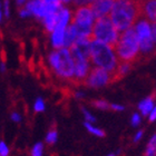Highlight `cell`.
Segmentation results:
<instances>
[{
  "label": "cell",
  "mask_w": 156,
  "mask_h": 156,
  "mask_svg": "<svg viewBox=\"0 0 156 156\" xmlns=\"http://www.w3.org/2000/svg\"><path fill=\"white\" fill-rule=\"evenodd\" d=\"M78 37V33H77V29H76V27L74 25H69L67 30H66L65 33V42H64V45L65 47L67 48H70L74 44H75L76 39Z\"/></svg>",
  "instance_id": "12"
},
{
  "label": "cell",
  "mask_w": 156,
  "mask_h": 156,
  "mask_svg": "<svg viewBox=\"0 0 156 156\" xmlns=\"http://www.w3.org/2000/svg\"><path fill=\"white\" fill-rule=\"evenodd\" d=\"M148 117H150V122H154V120H156V106L154 107L153 111L151 112V114L148 115Z\"/></svg>",
  "instance_id": "26"
},
{
  "label": "cell",
  "mask_w": 156,
  "mask_h": 156,
  "mask_svg": "<svg viewBox=\"0 0 156 156\" xmlns=\"http://www.w3.org/2000/svg\"><path fill=\"white\" fill-rule=\"evenodd\" d=\"M114 51L119 62L135 64L137 60H140V39L136 27L134 26L119 34Z\"/></svg>",
  "instance_id": "2"
},
{
  "label": "cell",
  "mask_w": 156,
  "mask_h": 156,
  "mask_svg": "<svg viewBox=\"0 0 156 156\" xmlns=\"http://www.w3.org/2000/svg\"><path fill=\"white\" fill-rule=\"evenodd\" d=\"M10 154V150L8 145H7L3 140L0 142V156H9Z\"/></svg>",
  "instance_id": "20"
},
{
  "label": "cell",
  "mask_w": 156,
  "mask_h": 156,
  "mask_svg": "<svg viewBox=\"0 0 156 156\" xmlns=\"http://www.w3.org/2000/svg\"><path fill=\"white\" fill-rule=\"evenodd\" d=\"M106 156H116V154L112 153V154H108V155H106Z\"/></svg>",
  "instance_id": "29"
},
{
  "label": "cell",
  "mask_w": 156,
  "mask_h": 156,
  "mask_svg": "<svg viewBox=\"0 0 156 156\" xmlns=\"http://www.w3.org/2000/svg\"><path fill=\"white\" fill-rule=\"evenodd\" d=\"M83 114H84V117H85V122H87V123H95L96 122V118H95L93 115L87 111V109H85L83 108Z\"/></svg>",
  "instance_id": "21"
},
{
  "label": "cell",
  "mask_w": 156,
  "mask_h": 156,
  "mask_svg": "<svg viewBox=\"0 0 156 156\" xmlns=\"http://www.w3.org/2000/svg\"><path fill=\"white\" fill-rule=\"evenodd\" d=\"M59 21V11L58 12L49 13L45 17V26L48 31H54L56 29V26Z\"/></svg>",
  "instance_id": "14"
},
{
  "label": "cell",
  "mask_w": 156,
  "mask_h": 156,
  "mask_svg": "<svg viewBox=\"0 0 156 156\" xmlns=\"http://www.w3.org/2000/svg\"><path fill=\"white\" fill-rule=\"evenodd\" d=\"M85 127H86V129L89 132L90 134H93V135H95V136L97 137H104L105 136V132L101 128H99V127H96L94 126L91 123H87V122H85Z\"/></svg>",
  "instance_id": "16"
},
{
  "label": "cell",
  "mask_w": 156,
  "mask_h": 156,
  "mask_svg": "<svg viewBox=\"0 0 156 156\" xmlns=\"http://www.w3.org/2000/svg\"><path fill=\"white\" fill-rule=\"evenodd\" d=\"M93 35L96 40L111 46L113 49L119 38V33L115 28L111 16H105L95 20L93 25Z\"/></svg>",
  "instance_id": "5"
},
{
  "label": "cell",
  "mask_w": 156,
  "mask_h": 156,
  "mask_svg": "<svg viewBox=\"0 0 156 156\" xmlns=\"http://www.w3.org/2000/svg\"><path fill=\"white\" fill-rule=\"evenodd\" d=\"M109 16L118 33H124L135 26L142 17L140 2L138 0H116Z\"/></svg>",
  "instance_id": "1"
},
{
  "label": "cell",
  "mask_w": 156,
  "mask_h": 156,
  "mask_svg": "<svg viewBox=\"0 0 156 156\" xmlns=\"http://www.w3.org/2000/svg\"><path fill=\"white\" fill-rule=\"evenodd\" d=\"M94 13L89 6H81L77 8L72 18V25L76 27L78 37L88 36L93 33Z\"/></svg>",
  "instance_id": "6"
},
{
  "label": "cell",
  "mask_w": 156,
  "mask_h": 156,
  "mask_svg": "<svg viewBox=\"0 0 156 156\" xmlns=\"http://www.w3.org/2000/svg\"><path fill=\"white\" fill-rule=\"evenodd\" d=\"M115 2H116V0H96L88 6L91 8L94 17H96V19H97L101 17L109 16Z\"/></svg>",
  "instance_id": "9"
},
{
  "label": "cell",
  "mask_w": 156,
  "mask_h": 156,
  "mask_svg": "<svg viewBox=\"0 0 156 156\" xmlns=\"http://www.w3.org/2000/svg\"><path fill=\"white\" fill-rule=\"evenodd\" d=\"M130 123H132V125H133L134 127H137L138 125H140V114H133V116H132V118H130Z\"/></svg>",
  "instance_id": "23"
},
{
  "label": "cell",
  "mask_w": 156,
  "mask_h": 156,
  "mask_svg": "<svg viewBox=\"0 0 156 156\" xmlns=\"http://www.w3.org/2000/svg\"><path fill=\"white\" fill-rule=\"evenodd\" d=\"M154 96H151L150 98H146L144 99L143 101H140V105H138V109L140 111L143 116H147V115L151 114V112L154 109Z\"/></svg>",
  "instance_id": "13"
},
{
  "label": "cell",
  "mask_w": 156,
  "mask_h": 156,
  "mask_svg": "<svg viewBox=\"0 0 156 156\" xmlns=\"http://www.w3.org/2000/svg\"><path fill=\"white\" fill-rule=\"evenodd\" d=\"M30 156H44V144L36 143L30 150Z\"/></svg>",
  "instance_id": "18"
},
{
  "label": "cell",
  "mask_w": 156,
  "mask_h": 156,
  "mask_svg": "<svg viewBox=\"0 0 156 156\" xmlns=\"http://www.w3.org/2000/svg\"><path fill=\"white\" fill-rule=\"evenodd\" d=\"M112 109H114V111H124V107L120 106V105L112 104Z\"/></svg>",
  "instance_id": "28"
},
{
  "label": "cell",
  "mask_w": 156,
  "mask_h": 156,
  "mask_svg": "<svg viewBox=\"0 0 156 156\" xmlns=\"http://www.w3.org/2000/svg\"><path fill=\"white\" fill-rule=\"evenodd\" d=\"M49 62L59 77L68 80H74L75 64L68 49L60 48L51 52L49 56Z\"/></svg>",
  "instance_id": "4"
},
{
  "label": "cell",
  "mask_w": 156,
  "mask_h": 156,
  "mask_svg": "<svg viewBox=\"0 0 156 156\" xmlns=\"http://www.w3.org/2000/svg\"><path fill=\"white\" fill-rule=\"evenodd\" d=\"M143 134L144 132L143 130H138L136 134H135V136H134V143H137V142H140V140H142V137H143Z\"/></svg>",
  "instance_id": "24"
},
{
  "label": "cell",
  "mask_w": 156,
  "mask_h": 156,
  "mask_svg": "<svg viewBox=\"0 0 156 156\" xmlns=\"http://www.w3.org/2000/svg\"><path fill=\"white\" fill-rule=\"evenodd\" d=\"M26 10H28V12L34 13L37 17H46L45 0H34L27 5Z\"/></svg>",
  "instance_id": "11"
},
{
  "label": "cell",
  "mask_w": 156,
  "mask_h": 156,
  "mask_svg": "<svg viewBox=\"0 0 156 156\" xmlns=\"http://www.w3.org/2000/svg\"><path fill=\"white\" fill-rule=\"evenodd\" d=\"M152 36H153L154 41L156 44V21L152 23Z\"/></svg>",
  "instance_id": "27"
},
{
  "label": "cell",
  "mask_w": 156,
  "mask_h": 156,
  "mask_svg": "<svg viewBox=\"0 0 156 156\" xmlns=\"http://www.w3.org/2000/svg\"><path fill=\"white\" fill-rule=\"evenodd\" d=\"M145 156H156V134L151 137L145 150Z\"/></svg>",
  "instance_id": "15"
},
{
  "label": "cell",
  "mask_w": 156,
  "mask_h": 156,
  "mask_svg": "<svg viewBox=\"0 0 156 156\" xmlns=\"http://www.w3.org/2000/svg\"><path fill=\"white\" fill-rule=\"evenodd\" d=\"M57 140H58V133H57V130L52 128L46 135V143L48 145H54L57 142Z\"/></svg>",
  "instance_id": "17"
},
{
  "label": "cell",
  "mask_w": 156,
  "mask_h": 156,
  "mask_svg": "<svg viewBox=\"0 0 156 156\" xmlns=\"http://www.w3.org/2000/svg\"><path fill=\"white\" fill-rule=\"evenodd\" d=\"M59 1H64V2H66V1H69V0H59Z\"/></svg>",
  "instance_id": "30"
},
{
  "label": "cell",
  "mask_w": 156,
  "mask_h": 156,
  "mask_svg": "<svg viewBox=\"0 0 156 156\" xmlns=\"http://www.w3.org/2000/svg\"><path fill=\"white\" fill-rule=\"evenodd\" d=\"M109 84H112L111 74L107 70H105L104 68H101V67H94V68H91L87 76V79L85 81L86 86L94 87V88L103 87V86H106V85H109Z\"/></svg>",
  "instance_id": "7"
},
{
  "label": "cell",
  "mask_w": 156,
  "mask_h": 156,
  "mask_svg": "<svg viewBox=\"0 0 156 156\" xmlns=\"http://www.w3.org/2000/svg\"><path fill=\"white\" fill-rule=\"evenodd\" d=\"M91 59L94 64L107 70L109 74L116 72L119 65V60L117 58L114 49L111 46L98 40L91 44Z\"/></svg>",
  "instance_id": "3"
},
{
  "label": "cell",
  "mask_w": 156,
  "mask_h": 156,
  "mask_svg": "<svg viewBox=\"0 0 156 156\" xmlns=\"http://www.w3.org/2000/svg\"><path fill=\"white\" fill-rule=\"evenodd\" d=\"M142 17L151 23L156 21V0H138Z\"/></svg>",
  "instance_id": "10"
},
{
  "label": "cell",
  "mask_w": 156,
  "mask_h": 156,
  "mask_svg": "<svg viewBox=\"0 0 156 156\" xmlns=\"http://www.w3.org/2000/svg\"><path fill=\"white\" fill-rule=\"evenodd\" d=\"M34 108H35V112H37V113L38 112H44V109H45V103H44V101H42L41 98L37 99Z\"/></svg>",
  "instance_id": "22"
},
{
  "label": "cell",
  "mask_w": 156,
  "mask_h": 156,
  "mask_svg": "<svg viewBox=\"0 0 156 156\" xmlns=\"http://www.w3.org/2000/svg\"><path fill=\"white\" fill-rule=\"evenodd\" d=\"M91 105L94 106V107L98 108V109H104V111H106V109H112V105L109 104V103H107L106 101H91Z\"/></svg>",
  "instance_id": "19"
},
{
  "label": "cell",
  "mask_w": 156,
  "mask_h": 156,
  "mask_svg": "<svg viewBox=\"0 0 156 156\" xmlns=\"http://www.w3.org/2000/svg\"><path fill=\"white\" fill-rule=\"evenodd\" d=\"M68 20V10H59V21L56 26V29L52 34V42L56 48H60L65 42V29Z\"/></svg>",
  "instance_id": "8"
},
{
  "label": "cell",
  "mask_w": 156,
  "mask_h": 156,
  "mask_svg": "<svg viewBox=\"0 0 156 156\" xmlns=\"http://www.w3.org/2000/svg\"><path fill=\"white\" fill-rule=\"evenodd\" d=\"M11 119H12L15 123H19L20 120H21V116H20L18 113H12V114H11Z\"/></svg>",
  "instance_id": "25"
}]
</instances>
